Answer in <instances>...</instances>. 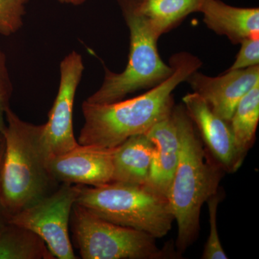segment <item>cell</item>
<instances>
[{"label":"cell","instance_id":"6da1fadb","mask_svg":"<svg viewBox=\"0 0 259 259\" xmlns=\"http://www.w3.org/2000/svg\"><path fill=\"white\" fill-rule=\"evenodd\" d=\"M173 72L166 79L139 96L109 104H93L85 100L84 124L78 143L113 148L129 138L146 134L153 125L171 114L175 106L173 92L202 66L197 56L181 52L171 56Z\"/></svg>","mask_w":259,"mask_h":259},{"label":"cell","instance_id":"7a4b0ae2","mask_svg":"<svg viewBox=\"0 0 259 259\" xmlns=\"http://www.w3.org/2000/svg\"><path fill=\"white\" fill-rule=\"evenodd\" d=\"M172 114L180 139V158L168 198L178 226L177 253L182 255L197 239L201 208L216 193L225 171L203 142L184 105Z\"/></svg>","mask_w":259,"mask_h":259},{"label":"cell","instance_id":"3957f363","mask_svg":"<svg viewBox=\"0 0 259 259\" xmlns=\"http://www.w3.org/2000/svg\"><path fill=\"white\" fill-rule=\"evenodd\" d=\"M5 151L0 169V201L8 218L56 190L49 157L42 144L44 125L18 117L10 107L5 113Z\"/></svg>","mask_w":259,"mask_h":259},{"label":"cell","instance_id":"277c9868","mask_svg":"<svg viewBox=\"0 0 259 259\" xmlns=\"http://www.w3.org/2000/svg\"><path fill=\"white\" fill-rule=\"evenodd\" d=\"M76 203L107 221L156 239L166 236L175 221L168 198L146 185L112 182L99 187L81 185Z\"/></svg>","mask_w":259,"mask_h":259},{"label":"cell","instance_id":"5b68a950","mask_svg":"<svg viewBox=\"0 0 259 259\" xmlns=\"http://www.w3.org/2000/svg\"><path fill=\"white\" fill-rule=\"evenodd\" d=\"M129 28L128 62L121 73L105 68V78L99 90L87 99L93 104H109L123 100L128 94L151 89L166 79L173 72L158 54V37L146 19L138 12L134 0H117Z\"/></svg>","mask_w":259,"mask_h":259},{"label":"cell","instance_id":"8992f818","mask_svg":"<svg viewBox=\"0 0 259 259\" xmlns=\"http://www.w3.org/2000/svg\"><path fill=\"white\" fill-rule=\"evenodd\" d=\"M70 223L74 244L83 259H164L177 253L162 249L144 232L110 222L75 203Z\"/></svg>","mask_w":259,"mask_h":259},{"label":"cell","instance_id":"52a82bcc","mask_svg":"<svg viewBox=\"0 0 259 259\" xmlns=\"http://www.w3.org/2000/svg\"><path fill=\"white\" fill-rule=\"evenodd\" d=\"M81 187L61 183L49 195L10 218L8 223L36 233L55 258H78L70 241L69 228L72 207Z\"/></svg>","mask_w":259,"mask_h":259},{"label":"cell","instance_id":"ba28073f","mask_svg":"<svg viewBox=\"0 0 259 259\" xmlns=\"http://www.w3.org/2000/svg\"><path fill=\"white\" fill-rule=\"evenodd\" d=\"M83 69L82 57L76 51L70 53L61 61L59 90L49 112V120L44 124L42 134V144L49 159L79 145L73 128V107Z\"/></svg>","mask_w":259,"mask_h":259},{"label":"cell","instance_id":"9c48e42d","mask_svg":"<svg viewBox=\"0 0 259 259\" xmlns=\"http://www.w3.org/2000/svg\"><path fill=\"white\" fill-rule=\"evenodd\" d=\"M115 148L78 145L49 160L51 176L58 182L99 187L112 182Z\"/></svg>","mask_w":259,"mask_h":259},{"label":"cell","instance_id":"30bf717a","mask_svg":"<svg viewBox=\"0 0 259 259\" xmlns=\"http://www.w3.org/2000/svg\"><path fill=\"white\" fill-rule=\"evenodd\" d=\"M193 93L205 100L214 113L226 122L231 120L238 102L259 83V66L227 70L218 76L194 71L186 80Z\"/></svg>","mask_w":259,"mask_h":259},{"label":"cell","instance_id":"8fae6325","mask_svg":"<svg viewBox=\"0 0 259 259\" xmlns=\"http://www.w3.org/2000/svg\"><path fill=\"white\" fill-rule=\"evenodd\" d=\"M183 105L205 147L224 171H238L243 163L238 157L229 122L214 113L197 94L186 95Z\"/></svg>","mask_w":259,"mask_h":259},{"label":"cell","instance_id":"7c38bea8","mask_svg":"<svg viewBox=\"0 0 259 259\" xmlns=\"http://www.w3.org/2000/svg\"><path fill=\"white\" fill-rule=\"evenodd\" d=\"M146 134L153 145L152 159L146 185L167 197L180 151V134L172 111Z\"/></svg>","mask_w":259,"mask_h":259},{"label":"cell","instance_id":"4fadbf2b","mask_svg":"<svg viewBox=\"0 0 259 259\" xmlns=\"http://www.w3.org/2000/svg\"><path fill=\"white\" fill-rule=\"evenodd\" d=\"M199 13L207 28L226 36L233 44L259 36L258 8H238L221 0H204Z\"/></svg>","mask_w":259,"mask_h":259},{"label":"cell","instance_id":"5bb4252c","mask_svg":"<svg viewBox=\"0 0 259 259\" xmlns=\"http://www.w3.org/2000/svg\"><path fill=\"white\" fill-rule=\"evenodd\" d=\"M153 145L146 134L129 138L115 148L112 182L146 185L152 159Z\"/></svg>","mask_w":259,"mask_h":259},{"label":"cell","instance_id":"9a60e30c","mask_svg":"<svg viewBox=\"0 0 259 259\" xmlns=\"http://www.w3.org/2000/svg\"><path fill=\"white\" fill-rule=\"evenodd\" d=\"M134 3L153 32L160 37L189 15L199 13L204 0H134Z\"/></svg>","mask_w":259,"mask_h":259},{"label":"cell","instance_id":"2e32d148","mask_svg":"<svg viewBox=\"0 0 259 259\" xmlns=\"http://www.w3.org/2000/svg\"><path fill=\"white\" fill-rule=\"evenodd\" d=\"M44 240L28 228L8 223L0 230V259H54Z\"/></svg>","mask_w":259,"mask_h":259},{"label":"cell","instance_id":"e0dca14e","mask_svg":"<svg viewBox=\"0 0 259 259\" xmlns=\"http://www.w3.org/2000/svg\"><path fill=\"white\" fill-rule=\"evenodd\" d=\"M259 121V83L238 102L230 125L238 157L242 163L255 139Z\"/></svg>","mask_w":259,"mask_h":259},{"label":"cell","instance_id":"ac0fdd59","mask_svg":"<svg viewBox=\"0 0 259 259\" xmlns=\"http://www.w3.org/2000/svg\"><path fill=\"white\" fill-rule=\"evenodd\" d=\"M223 194L221 190H218V192L209 197L206 202L208 205L210 231L202 255V258L203 259L228 258V255L223 249L222 243L220 241L217 228L218 207L223 199Z\"/></svg>","mask_w":259,"mask_h":259},{"label":"cell","instance_id":"d6986e66","mask_svg":"<svg viewBox=\"0 0 259 259\" xmlns=\"http://www.w3.org/2000/svg\"><path fill=\"white\" fill-rule=\"evenodd\" d=\"M29 0H0V34L10 36L23 25L25 6Z\"/></svg>","mask_w":259,"mask_h":259},{"label":"cell","instance_id":"ffe728a7","mask_svg":"<svg viewBox=\"0 0 259 259\" xmlns=\"http://www.w3.org/2000/svg\"><path fill=\"white\" fill-rule=\"evenodd\" d=\"M13 93V86L8 68L7 56L0 46V141L6 128L5 113L9 108L10 101Z\"/></svg>","mask_w":259,"mask_h":259},{"label":"cell","instance_id":"44dd1931","mask_svg":"<svg viewBox=\"0 0 259 259\" xmlns=\"http://www.w3.org/2000/svg\"><path fill=\"white\" fill-rule=\"evenodd\" d=\"M236 61L229 70L247 69L259 66V36L248 37L241 42Z\"/></svg>","mask_w":259,"mask_h":259},{"label":"cell","instance_id":"7402d4cb","mask_svg":"<svg viewBox=\"0 0 259 259\" xmlns=\"http://www.w3.org/2000/svg\"><path fill=\"white\" fill-rule=\"evenodd\" d=\"M8 221H9V218L7 216L5 209L2 205L1 201H0V230L8 223Z\"/></svg>","mask_w":259,"mask_h":259},{"label":"cell","instance_id":"603a6c76","mask_svg":"<svg viewBox=\"0 0 259 259\" xmlns=\"http://www.w3.org/2000/svg\"><path fill=\"white\" fill-rule=\"evenodd\" d=\"M60 3L62 4L72 5L74 6H79L83 4L87 0H58Z\"/></svg>","mask_w":259,"mask_h":259},{"label":"cell","instance_id":"cb8c5ba5","mask_svg":"<svg viewBox=\"0 0 259 259\" xmlns=\"http://www.w3.org/2000/svg\"><path fill=\"white\" fill-rule=\"evenodd\" d=\"M5 144L4 140L0 141V169H1L2 163H3V156H4Z\"/></svg>","mask_w":259,"mask_h":259}]
</instances>
